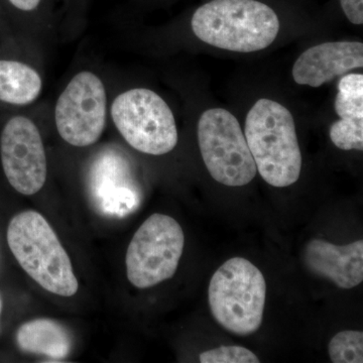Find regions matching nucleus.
Masks as SVG:
<instances>
[{
    "label": "nucleus",
    "instance_id": "nucleus-1",
    "mask_svg": "<svg viewBox=\"0 0 363 363\" xmlns=\"http://www.w3.org/2000/svg\"><path fill=\"white\" fill-rule=\"evenodd\" d=\"M198 39L218 49L252 52L267 49L278 37V16L257 0H211L191 21Z\"/></svg>",
    "mask_w": 363,
    "mask_h": 363
},
{
    "label": "nucleus",
    "instance_id": "nucleus-2",
    "mask_svg": "<svg viewBox=\"0 0 363 363\" xmlns=\"http://www.w3.org/2000/svg\"><path fill=\"white\" fill-rule=\"evenodd\" d=\"M245 135L257 172L267 184L285 188L298 180L302 154L286 107L267 98L255 102L245 119Z\"/></svg>",
    "mask_w": 363,
    "mask_h": 363
},
{
    "label": "nucleus",
    "instance_id": "nucleus-3",
    "mask_svg": "<svg viewBox=\"0 0 363 363\" xmlns=\"http://www.w3.org/2000/svg\"><path fill=\"white\" fill-rule=\"evenodd\" d=\"M7 242L23 271L48 292L62 297L78 292L70 257L39 212L28 210L16 215L9 222Z\"/></svg>",
    "mask_w": 363,
    "mask_h": 363
},
{
    "label": "nucleus",
    "instance_id": "nucleus-4",
    "mask_svg": "<svg viewBox=\"0 0 363 363\" xmlns=\"http://www.w3.org/2000/svg\"><path fill=\"white\" fill-rule=\"evenodd\" d=\"M267 284L262 272L250 260L233 257L213 274L208 289L215 321L240 336L255 333L262 323Z\"/></svg>",
    "mask_w": 363,
    "mask_h": 363
},
{
    "label": "nucleus",
    "instance_id": "nucleus-5",
    "mask_svg": "<svg viewBox=\"0 0 363 363\" xmlns=\"http://www.w3.org/2000/svg\"><path fill=\"white\" fill-rule=\"evenodd\" d=\"M111 117L125 142L143 154L162 156L178 143L173 112L154 91L136 88L121 93L112 104Z\"/></svg>",
    "mask_w": 363,
    "mask_h": 363
},
{
    "label": "nucleus",
    "instance_id": "nucleus-6",
    "mask_svg": "<svg viewBox=\"0 0 363 363\" xmlns=\"http://www.w3.org/2000/svg\"><path fill=\"white\" fill-rule=\"evenodd\" d=\"M197 135L203 161L215 181L228 187H242L255 179V160L233 113L222 108L203 112Z\"/></svg>",
    "mask_w": 363,
    "mask_h": 363
},
{
    "label": "nucleus",
    "instance_id": "nucleus-7",
    "mask_svg": "<svg viewBox=\"0 0 363 363\" xmlns=\"http://www.w3.org/2000/svg\"><path fill=\"white\" fill-rule=\"evenodd\" d=\"M185 236L179 222L155 213L136 230L126 252L128 281L138 289H149L171 279L183 255Z\"/></svg>",
    "mask_w": 363,
    "mask_h": 363
},
{
    "label": "nucleus",
    "instance_id": "nucleus-8",
    "mask_svg": "<svg viewBox=\"0 0 363 363\" xmlns=\"http://www.w3.org/2000/svg\"><path fill=\"white\" fill-rule=\"evenodd\" d=\"M106 111L104 83L94 73L80 72L57 101L55 121L59 135L73 147H89L104 133Z\"/></svg>",
    "mask_w": 363,
    "mask_h": 363
},
{
    "label": "nucleus",
    "instance_id": "nucleus-9",
    "mask_svg": "<svg viewBox=\"0 0 363 363\" xmlns=\"http://www.w3.org/2000/svg\"><path fill=\"white\" fill-rule=\"evenodd\" d=\"M2 168L7 181L21 194L32 196L44 187L48 164L39 128L30 118L13 117L0 138Z\"/></svg>",
    "mask_w": 363,
    "mask_h": 363
},
{
    "label": "nucleus",
    "instance_id": "nucleus-10",
    "mask_svg": "<svg viewBox=\"0 0 363 363\" xmlns=\"http://www.w3.org/2000/svg\"><path fill=\"white\" fill-rule=\"evenodd\" d=\"M362 67V43H324L301 54L294 64L293 78L298 85L318 88Z\"/></svg>",
    "mask_w": 363,
    "mask_h": 363
},
{
    "label": "nucleus",
    "instance_id": "nucleus-11",
    "mask_svg": "<svg viewBox=\"0 0 363 363\" xmlns=\"http://www.w3.org/2000/svg\"><path fill=\"white\" fill-rule=\"evenodd\" d=\"M304 264L312 274L325 278L344 290L363 281V240L336 245L323 240H312L303 253Z\"/></svg>",
    "mask_w": 363,
    "mask_h": 363
},
{
    "label": "nucleus",
    "instance_id": "nucleus-12",
    "mask_svg": "<svg viewBox=\"0 0 363 363\" xmlns=\"http://www.w3.org/2000/svg\"><path fill=\"white\" fill-rule=\"evenodd\" d=\"M16 339L21 350L45 354L54 359L65 358L71 350L68 333L61 325L52 320L38 319L23 324Z\"/></svg>",
    "mask_w": 363,
    "mask_h": 363
},
{
    "label": "nucleus",
    "instance_id": "nucleus-13",
    "mask_svg": "<svg viewBox=\"0 0 363 363\" xmlns=\"http://www.w3.org/2000/svg\"><path fill=\"white\" fill-rule=\"evenodd\" d=\"M43 81L35 69L18 61L0 60V101L32 104L42 92Z\"/></svg>",
    "mask_w": 363,
    "mask_h": 363
},
{
    "label": "nucleus",
    "instance_id": "nucleus-14",
    "mask_svg": "<svg viewBox=\"0 0 363 363\" xmlns=\"http://www.w3.org/2000/svg\"><path fill=\"white\" fill-rule=\"evenodd\" d=\"M328 353L333 363H362V332L354 330L339 332L329 342Z\"/></svg>",
    "mask_w": 363,
    "mask_h": 363
},
{
    "label": "nucleus",
    "instance_id": "nucleus-15",
    "mask_svg": "<svg viewBox=\"0 0 363 363\" xmlns=\"http://www.w3.org/2000/svg\"><path fill=\"white\" fill-rule=\"evenodd\" d=\"M201 363H259V358L242 346L223 345L204 351L200 354Z\"/></svg>",
    "mask_w": 363,
    "mask_h": 363
},
{
    "label": "nucleus",
    "instance_id": "nucleus-16",
    "mask_svg": "<svg viewBox=\"0 0 363 363\" xmlns=\"http://www.w3.org/2000/svg\"><path fill=\"white\" fill-rule=\"evenodd\" d=\"M341 7L346 18L353 25L363 23V0H340Z\"/></svg>",
    "mask_w": 363,
    "mask_h": 363
},
{
    "label": "nucleus",
    "instance_id": "nucleus-17",
    "mask_svg": "<svg viewBox=\"0 0 363 363\" xmlns=\"http://www.w3.org/2000/svg\"><path fill=\"white\" fill-rule=\"evenodd\" d=\"M7 2L18 11L30 13L42 4L43 0H7Z\"/></svg>",
    "mask_w": 363,
    "mask_h": 363
},
{
    "label": "nucleus",
    "instance_id": "nucleus-18",
    "mask_svg": "<svg viewBox=\"0 0 363 363\" xmlns=\"http://www.w3.org/2000/svg\"><path fill=\"white\" fill-rule=\"evenodd\" d=\"M1 310H2V301H1V298H0V314H1Z\"/></svg>",
    "mask_w": 363,
    "mask_h": 363
}]
</instances>
